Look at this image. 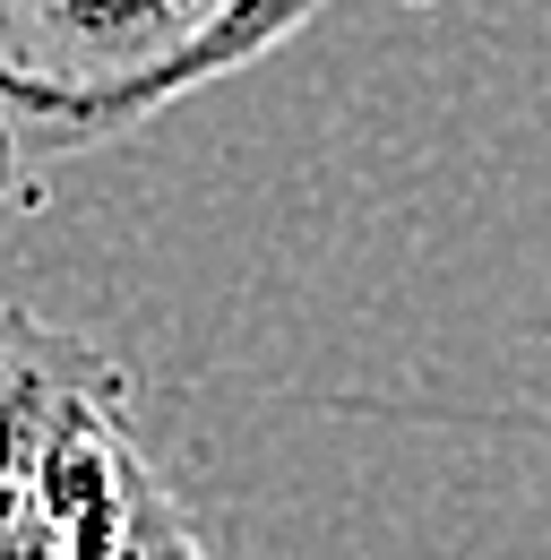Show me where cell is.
Segmentation results:
<instances>
[{"label": "cell", "mask_w": 551, "mask_h": 560, "mask_svg": "<svg viewBox=\"0 0 551 560\" xmlns=\"http://www.w3.org/2000/svg\"><path fill=\"white\" fill-rule=\"evenodd\" d=\"M310 18L319 0H0L9 155L35 173L44 155L130 139L138 121L276 52Z\"/></svg>", "instance_id": "1"}, {"label": "cell", "mask_w": 551, "mask_h": 560, "mask_svg": "<svg viewBox=\"0 0 551 560\" xmlns=\"http://www.w3.org/2000/svg\"><path fill=\"white\" fill-rule=\"evenodd\" d=\"M130 371L9 311V526L0 560H130Z\"/></svg>", "instance_id": "2"}, {"label": "cell", "mask_w": 551, "mask_h": 560, "mask_svg": "<svg viewBox=\"0 0 551 560\" xmlns=\"http://www.w3.org/2000/svg\"><path fill=\"white\" fill-rule=\"evenodd\" d=\"M130 560H215L155 466H138V491H130Z\"/></svg>", "instance_id": "3"}]
</instances>
